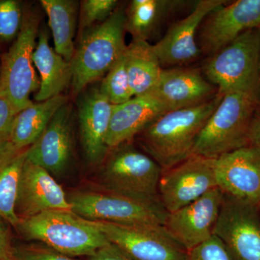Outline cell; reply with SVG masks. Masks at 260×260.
<instances>
[{
    "instance_id": "3",
    "label": "cell",
    "mask_w": 260,
    "mask_h": 260,
    "mask_svg": "<svg viewBox=\"0 0 260 260\" xmlns=\"http://www.w3.org/2000/svg\"><path fill=\"white\" fill-rule=\"evenodd\" d=\"M259 102V90L223 95L200 132L192 155L217 158L249 145V130Z\"/></svg>"
},
{
    "instance_id": "8",
    "label": "cell",
    "mask_w": 260,
    "mask_h": 260,
    "mask_svg": "<svg viewBox=\"0 0 260 260\" xmlns=\"http://www.w3.org/2000/svg\"><path fill=\"white\" fill-rule=\"evenodd\" d=\"M81 218L126 225H164L168 212L160 202L145 201L103 191H75L68 196Z\"/></svg>"
},
{
    "instance_id": "34",
    "label": "cell",
    "mask_w": 260,
    "mask_h": 260,
    "mask_svg": "<svg viewBox=\"0 0 260 260\" xmlns=\"http://www.w3.org/2000/svg\"><path fill=\"white\" fill-rule=\"evenodd\" d=\"M87 260H135L125 253L123 252L117 246L110 244L96 251L93 255L88 256Z\"/></svg>"
},
{
    "instance_id": "12",
    "label": "cell",
    "mask_w": 260,
    "mask_h": 260,
    "mask_svg": "<svg viewBox=\"0 0 260 260\" xmlns=\"http://www.w3.org/2000/svg\"><path fill=\"white\" fill-rule=\"evenodd\" d=\"M260 25V0H238L219 7L203 20L199 30L201 52L213 56L244 32Z\"/></svg>"
},
{
    "instance_id": "14",
    "label": "cell",
    "mask_w": 260,
    "mask_h": 260,
    "mask_svg": "<svg viewBox=\"0 0 260 260\" xmlns=\"http://www.w3.org/2000/svg\"><path fill=\"white\" fill-rule=\"evenodd\" d=\"M217 186L224 194L260 208V150L247 145L214 159Z\"/></svg>"
},
{
    "instance_id": "17",
    "label": "cell",
    "mask_w": 260,
    "mask_h": 260,
    "mask_svg": "<svg viewBox=\"0 0 260 260\" xmlns=\"http://www.w3.org/2000/svg\"><path fill=\"white\" fill-rule=\"evenodd\" d=\"M113 105L101 92L90 88L84 93L78 105L80 140L87 160L92 165L102 164L109 148L106 140Z\"/></svg>"
},
{
    "instance_id": "19",
    "label": "cell",
    "mask_w": 260,
    "mask_h": 260,
    "mask_svg": "<svg viewBox=\"0 0 260 260\" xmlns=\"http://www.w3.org/2000/svg\"><path fill=\"white\" fill-rule=\"evenodd\" d=\"M169 112L167 105L155 93L134 96L129 101L113 106L112 117L108 131L107 146L115 148L130 143L153 121Z\"/></svg>"
},
{
    "instance_id": "18",
    "label": "cell",
    "mask_w": 260,
    "mask_h": 260,
    "mask_svg": "<svg viewBox=\"0 0 260 260\" xmlns=\"http://www.w3.org/2000/svg\"><path fill=\"white\" fill-rule=\"evenodd\" d=\"M73 153L71 109L67 103L54 114L37 141L28 148L27 159L54 175L66 170Z\"/></svg>"
},
{
    "instance_id": "6",
    "label": "cell",
    "mask_w": 260,
    "mask_h": 260,
    "mask_svg": "<svg viewBox=\"0 0 260 260\" xmlns=\"http://www.w3.org/2000/svg\"><path fill=\"white\" fill-rule=\"evenodd\" d=\"M259 30L251 29L211 56L203 71L220 95L259 90Z\"/></svg>"
},
{
    "instance_id": "16",
    "label": "cell",
    "mask_w": 260,
    "mask_h": 260,
    "mask_svg": "<svg viewBox=\"0 0 260 260\" xmlns=\"http://www.w3.org/2000/svg\"><path fill=\"white\" fill-rule=\"evenodd\" d=\"M51 210L72 211L68 196L50 173L26 158L19 179L15 213L20 220Z\"/></svg>"
},
{
    "instance_id": "4",
    "label": "cell",
    "mask_w": 260,
    "mask_h": 260,
    "mask_svg": "<svg viewBox=\"0 0 260 260\" xmlns=\"http://www.w3.org/2000/svg\"><path fill=\"white\" fill-rule=\"evenodd\" d=\"M125 10L116 8L107 20L82 32L70 61L73 93L105 76L125 53Z\"/></svg>"
},
{
    "instance_id": "28",
    "label": "cell",
    "mask_w": 260,
    "mask_h": 260,
    "mask_svg": "<svg viewBox=\"0 0 260 260\" xmlns=\"http://www.w3.org/2000/svg\"><path fill=\"white\" fill-rule=\"evenodd\" d=\"M24 8L18 0H0V42H14L23 24Z\"/></svg>"
},
{
    "instance_id": "25",
    "label": "cell",
    "mask_w": 260,
    "mask_h": 260,
    "mask_svg": "<svg viewBox=\"0 0 260 260\" xmlns=\"http://www.w3.org/2000/svg\"><path fill=\"white\" fill-rule=\"evenodd\" d=\"M184 2L133 0L125 10V30L133 40L148 42L162 20Z\"/></svg>"
},
{
    "instance_id": "10",
    "label": "cell",
    "mask_w": 260,
    "mask_h": 260,
    "mask_svg": "<svg viewBox=\"0 0 260 260\" xmlns=\"http://www.w3.org/2000/svg\"><path fill=\"white\" fill-rule=\"evenodd\" d=\"M135 260H186L188 252L168 234L164 225H126L90 220Z\"/></svg>"
},
{
    "instance_id": "20",
    "label": "cell",
    "mask_w": 260,
    "mask_h": 260,
    "mask_svg": "<svg viewBox=\"0 0 260 260\" xmlns=\"http://www.w3.org/2000/svg\"><path fill=\"white\" fill-rule=\"evenodd\" d=\"M154 93L173 111L209 102L216 96L218 89L203 78L199 70L175 68L162 70Z\"/></svg>"
},
{
    "instance_id": "15",
    "label": "cell",
    "mask_w": 260,
    "mask_h": 260,
    "mask_svg": "<svg viewBox=\"0 0 260 260\" xmlns=\"http://www.w3.org/2000/svg\"><path fill=\"white\" fill-rule=\"evenodd\" d=\"M226 3L225 0H200L187 16L173 24L153 45L162 66H182L198 59L202 53L197 42L200 25L210 13Z\"/></svg>"
},
{
    "instance_id": "1",
    "label": "cell",
    "mask_w": 260,
    "mask_h": 260,
    "mask_svg": "<svg viewBox=\"0 0 260 260\" xmlns=\"http://www.w3.org/2000/svg\"><path fill=\"white\" fill-rule=\"evenodd\" d=\"M223 95L217 94L209 102L169 111L140 134L148 155L167 170L192 155L195 142Z\"/></svg>"
},
{
    "instance_id": "13",
    "label": "cell",
    "mask_w": 260,
    "mask_h": 260,
    "mask_svg": "<svg viewBox=\"0 0 260 260\" xmlns=\"http://www.w3.org/2000/svg\"><path fill=\"white\" fill-rule=\"evenodd\" d=\"M223 198L222 191L214 188L190 204L168 213L164 227L188 252L214 235Z\"/></svg>"
},
{
    "instance_id": "9",
    "label": "cell",
    "mask_w": 260,
    "mask_h": 260,
    "mask_svg": "<svg viewBox=\"0 0 260 260\" xmlns=\"http://www.w3.org/2000/svg\"><path fill=\"white\" fill-rule=\"evenodd\" d=\"M214 159L191 155L184 161L162 171L158 196L168 213L190 204L218 187Z\"/></svg>"
},
{
    "instance_id": "24",
    "label": "cell",
    "mask_w": 260,
    "mask_h": 260,
    "mask_svg": "<svg viewBox=\"0 0 260 260\" xmlns=\"http://www.w3.org/2000/svg\"><path fill=\"white\" fill-rule=\"evenodd\" d=\"M28 149L18 150L9 141L0 146V217L13 228L20 221L15 203L20 173Z\"/></svg>"
},
{
    "instance_id": "36",
    "label": "cell",
    "mask_w": 260,
    "mask_h": 260,
    "mask_svg": "<svg viewBox=\"0 0 260 260\" xmlns=\"http://www.w3.org/2000/svg\"><path fill=\"white\" fill-rule=\"evenodd\" d=\"M258 30H259V43H260V25L259 27H258ZM259 71H260V54H259Z\"/></svg>"
},
{
    "instance_id": "5",
    "label": "cell",
    "mask_w": 260,
    "mask_h": 260,
    "mask_svg": "<svg viewBox=\"0 0 260 260\" xmlns=\"http://www.w3.org/2000/svg\"><path fill=\"white\" fill-rule=\"evenodd\" d=\"M111 149L112 151L101 172L104 191L145 201L160 202L158 185L161 167L130 143Z\"/></svg>"
},
{
    "instance_id": "22",
    "label": "cell",
    "mask_w": 260,
    "mask_h": 260,
    "mask_svg": "<svg viewBox=\"0 0 260 260\" xmlns=\"http://www.w3.org/2000/svg\"><path fill=\"white\" fill-rule=\"evenodd\" d=\"M68 103L60 95L41 102H32L17 114L9 142L18 150L34 145L50 122L54 114Z\"/></svg>"
},
{
    "instance_id": "31",
    "label": "cell",
    "mask_w": 260,
    "mask_h": 260,
    "mask_svg": "<svg viewBox=\"0 0 260 260\" xmlns=\"http://www.w3.org/2000/svg\"><path fill=\"white\" fill-rule=\"evenodd\" d=\"M12 260H75L53 250L48 246L31 245L14 246Z\"/></svg>"
},
{
    "instance_id": "37",
    "label": "cell",
    "mask_w": 260,
    "mask_h": 260,
    "mask_svg": "<svg viewBox=\"0 0 260 260\" xmlns=\"http://www.w3.org/2000/svg\"><path fill=\"white\" fill-rule=\"evenodd\" d=\"M259 88H260V82H259Z\"/></svg>"
},
{
    "instance_id": "30",
    "label": "cell",
    "mask_w": 260,
    "mask_h": 260,
    "mask_svg": "<svg viewBox=\"0 0 260 260\" xmlns=\"http://www.w3.org/2000/svg\"><path fill=\"white\" fill-rule=\"evenodd\" d=\"M186 260H233L226 248L213 235L206 242L188 251Z\"/></svg>"
},
{
    "instance_id": "2",
    "label": "cell",
    "mask_w": 260,
    "mask_h": 260,
    "mask_svg": "<svg viewBox=\"0 0 260 260\" xmlns=\"http://www.w3.org/2000/svg\"><path fill=\"white\" fill-rule=\"evenodd\" d=\"M28 241L44 243L64 255L90 256L111 243L90 220L73 211L51 210L20 219L15 227Z\"/></svg>"
},
{
    "instance_id": "21",
    "label": "cell",
    "mask_w": 260,
    "mask_h": 260,
    "mask_svg": "<svg viewBox=\"0 0 260 260\" xmlns=\"http://www.w3.org/2000/svg\"><path fill=\"white\" fill-rule=\"evenodd\" d=\"M32 62L40 75V85L35 95L36 102L61 95L72 83L73 73L70 61L49 46L47 30L39 31L38 42L32 54Z\"/></svg>"
},
{
    "instance_id": "23",
    "label": "cell",
    "mask_w": 260,
    "mask_h": 260,
    "mask_svg": "<svg viewBox=\"0 0 260 260\" xmlns=\"http://www.w3.org/2000/svg\"><path fill=\"white\" fill-rule=\"evenodd\" d=\"M124 58L134 96L154 93L164 68L153 45L145 41L133 40L126 47Z\"/></svg>"
},
{
    "instance_id": "7",
    "label": "cell",
    "mask_w": 260,
    "mask_h": 260,
    "mask_svg": "<svg viewBox=\"0 0 260 260\" xmlns=\"http://www.w3.org/2000/svg\"><path fill=\"white\" fill-rule=\"evenodd\" d=\"M39 23L36 12L24 8L20 31L0 61V90L18 113L32 104L30 95L38 91L40 85L32 62Z\"/></svg>"
},
{
    "instance_id": "32",
    "label": "cell",
    "mask_w": 260,
    "mask_h": 260,
    "mask_svg": "<svg viewBox=\"0 0 260 260\" xmlns=\"http://www.w3.org/2000/svg\"><path fill=\"white\" fill-rule=\"evenodd\" d=\"M17 114L6 94L0 90V146L9 141Z\"/></svg>"
},
{
    "instance_id": "35",
    "label": "cell",
    "mask_w": 260,
    "mask_h": 260,
    "mask_svg": "<svg viewBox=\"0 0 260 260\" xmlns=\"http://www.w3.org/2000/svg\"><path fill=\"white\" fill-rule=\"evenodd\" d=\"M249 145L260 150V114H256L249 130Z\"/></svg>"
},
{
    "instance_id": "26",
    "label": "cell",
    "mask_w": 260,
    "mask_h": 260,
    "mask_svg": "<svg viewBox=\"0 0 260 260\" xmlns=\"http://www.w3.org/2000/svg\"><path fill=\"white\" fill-rule=\"evenodd\" d=\"M41 5L49 19L54 50L70 62L75 51L78 3L73 0H42Z\"/></svg>"
},
{
    "instance_id": "11",
    "label": "cell",
    "mask_w": 260,
    "mask_h": 260,
    "mask_svg": "<svg viewBox=\"0 0 260 260\" xmlns=\"http://www.w3.org/2000/svg\"><path fill=\"white\" fill-rule=\"evenodd\" d=\"M214 235L233 260H260V208L224 194Z\"/></svg>"
},
{
    "instance_id": "29",
    "label": "cell",
    "mask_w": 260,
    "mask_h": 260,
    "mask_svg": "<svg viewBox=\"0 0 260 260\" xmlns=\"http://www.w3.org/2000/svg\"><path fill=\"white\" fill-rule=\"evenodd\" d=\"M116 0H83L80 10V32L107 20L117 8Z\"/></svg>"
},
{
    "instance_id": "27",
    "label": "cell",
    "mask_w": 260,
    "mask_h": 260,
    "mask_svg": "<svg viewBox=\"0 0 260 260\" xmlns=\"http://www.w3.org/2000/svg\"><path fill=\"white\" fill-rule=\"evenodd\" d=\"M99 88L113 106L124 104L134 97L124 54L104 76Z\"/></svg>"
},
{
    "instance_id": "33",
    "label": "cell",
    "mask_w": 260,
    "mask_h": 260,
    "mask_svg": "<svg viewBox=\"0 0 260 260\" xmlns=\"http://www.w3.org/2000/svg\"><path fill=\"white\" fill-rule=\"evenodd\" d=\"M10 225L9 223L0 217V260L13 259L15 245L13 242Z\"/></svg>"
}]
</instances>
